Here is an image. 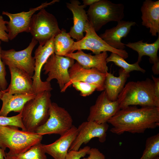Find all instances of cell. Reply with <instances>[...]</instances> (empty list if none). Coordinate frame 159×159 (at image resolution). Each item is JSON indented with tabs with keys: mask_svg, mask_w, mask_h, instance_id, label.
Returning a JSON list of instances; mask_svg holds the SVG:
<instances>
[{
	"mask_svg": "<svg viewBox=\"0 0 159 159\" xmlns=\"http://www.w3.org/2000/svg\"><path fill=\"white\" fill-rule=\"evenodd\" d=\"M107 123L112 126L111 132L117 135L143 133L159 127V107L128 106L120 109Z\"/></svg>",
	"mask_w": 159,
	"mask_h": 159,
	"instance_id": "1",
	"label": "cell"
},
{
	"mask_svg": "<svg viewBox=\"0 0 159 159\" xmlns=\"http://www.w3.org/2000/svg\"><path fill=\"white\" fill-rule=\"evenodd\" d=\"M120 109L130 106L159 107L155 99L154 83L147 78L145 80L130 81L125 85L117 99Z\"/></svg>",
	"mask_w": 159,
	"mask_h": 159,
	"instance_id": "2",
	"label": "cell"
},
{
	"mask_svg": "<svg viewBox=\"0 0 159 159\" xmlns=\"http://www.w3.org/2000/svg\"><path fill=\"white\" fill-rule=\"evenodd\" d=\"M11 126H0V148L9 151L6 155L11 156L25 152L32 146L41 143L42 136L36 132L19 130Z\"/></svg>",
	"mask_w": 159,
	"mask_h": 159,
	"instance_id": "3",
	"label": "cell"
},
{
	"mask_svg": "<svg viewBox=\"0 0 159 159\" xmlns=\"http://www.w3.org/2000/svg\"><path fill=\"white\" fill-rule=\"evenodd\" d=\"M50 91L40 92L27 101L21 112L22 123L27 132H35L37 129L47 120L52 102Z\"/></svg>",
	"mask_w": 159,
	"mask_h": 159,
	"instance_id": "4",
	"label": "cell"
},
{
	"mask_svg": "<svg viewBox=\"0 0 159 159\" xmlns=\"http://www.w3.org/2000/svg\"><path fill=\"white\" fill-rule=\"evenodd\" d=\"M124 6L108 0H99L90 7L86 12L88 20L95 31H99L108 23L122 20Z\"/></svg>",
	"mask_w": 159,
	"mask_h": 159,
	"instance_id": "5",
	"label": "cell"
},
{
	"mask_svg": "<svg viewBox=\"0 0 159 159\" xmlns=\"http://www.w3.org/2000/svg\"><path fill=\"white\" fill-rule=\"evenodd\" d=\"M34 14L31 19L29 32L33 38L43 46L61 32L56 17L44 8Z\"/></svg>",
	"mask_w": 159,
	"mask_h": 159,
	"instance_id": "6",
	"label": "cell"
},
{
	"mask_svg": "<svg viewBox=\"0 0 159 159\" xmlns=\"http://www.w3.org/2000/svg\"><path fill=\"white\" fill-rule=\"evenodd\" d=\"M73 122L72 117L67 111L56 103L52 102L48 119L37 129L35 132L42 136L52 134L61 136L71 129Z\"/></svg>",
	"mask_w": 159,
	"mask_h": 159,
	"instance_id": "7",
	"label": "cell"
},
{
	"mask_svg": "<svg viewBox=\"0 0 159 159\" xmlns=\"http://www.w3.org/2000/svg\"><path fill=\"white\" fill-rule=\"evenodd\" d=\"M71 58L52 54L43 66L44 74H47L46 81L50 82L52 80H57L60 91L69 82V69L74 63Z\"/></svg>",
	"mask_w": 159,
	"mask_h": 159,
	"instance_id": "8",
	"label": "cell"
},
{
	"mask_svg": "<svg viewBox=\"0 0 159 159\" xmlns=\"http://www.w3.org/2000/svg\"><path fill=\"white\" fill-rule=\"evenodd\" d=\"M38 42L32 38L28 46L23 50L17 51L13 49H2L1 56L3 62L5 65H13L21 69L32 77L34 71L35 59L32 56V53Z\"/></svg>",
	"mask_w": 159,
	"mask_h": 159,
	"instance_id": "9",
	"label": "cell"
},
{
	"mask_svg": "<svg viewBox=\"0 0 159 159\" xmlns=\"http://www.w3.org/2000/svg\"><path fill=\"white\" fill-rule=\"evenodd\" d=\"M85 33L83 38L75 42L72 53L78 50L86 49L91 51L95 54L108 51L117 54L124 59L128 57V53L125 50L115 49L106 43L97 34L90 23Z\"/></svg>",
	"mask_w": 159,
	"mask_h": 159,
	"instance_id": "10",
	"label": "cell"
},
{
	"mask_svg": "<svg viewBox=\"0 0 159 159\" xmlns=\"http://www.w3.org/2000/svg\"><path fill=\"white\" fill-rule=\"evenodd\" d=\"M53 37L43 46L39 45L34 52V71L32 77L33 90L36 95L45 91H51L52 88L50 82H43L41 78L42 68L49 57L54 53Z\"/></svg>",
	"mask_w": 159,
	"mask_h": 159,
	"instance_id": "11",
	"label": "cell"
},
{
	"mask_svg": "<svg viewBox=\"0 0 159 159\" xmlns=\"http://www.w3.org/2000/svg\"><path fill=\"white\" fill-rule=\"evenodd\" d=\"M59 1L53 0L49 3H43L35 8H30L29 10L27 12L12 14L7 11H3L2 14L7 16L9 19L7 25L9 40H11L14 39L20 33L29 32L31 19L34 13Z\"/></svg>",
	"mask_w": 159,
	"mask_h": 159,
	"instance_id": "12",
	"label": "cell"
},
{
	"mask_svg": "<svg viewBox=\"0 0 159 159\" xmlns=\"http://www.w3.org/2000/svg\"><path fill=\"white\" fill-rule=\"evenodd\" d=\"M109 127L107 122L99 124L92 121L83 122L77 127V135L69 150H78L82 145L87 144L95 138H97L101 143L104 142Z\"/></svg>",
	"mask_w": 159,
	"mask_h": 159,
	"instance_id": "13",
	"label": "cell"
},
{
	"mask_svg": "<svg viewBox=\"0 0 159 159\" xmlns=\"http://www.w3.org/2000/svg\"><path fill=\"white\" fill-rule=\"evenodd\" d=\"M69 82L60 91L64 92L67 88L75 82H81L95 85L97 90L102 91L105 90V82L106 73L102 72L95 68L86 69L83 67L77 62L69 69Z\"/></svg>",
	"mask_w": 159,
	"mask_h": 159,
	"instance_id": "14",
	"label": "cell"
},
{
	"mask_svg": "<svg viewBox=\"0 0 159 159\" xmlns=\"http://www.w3.org/2000/svg\"><path fill=\"white\" fill-rule=\"evenodd\" d=\"M120 109L117 100H110L104 90L98 96L95 104L90 107L87 121L99 124L107 122Z\"/></svg>",
	"mask_w": 159,
	"mask_h": 159,
	"instance_id": "15",
	"label": "cell"
},
{
	"mask_svg": "<svg viewBox=\"0 0 159 159\" xmlns=\"http://www.w3.org/2000/svg\"><path fill=\"white\" fill-rule=\"evenodd\" d=\"M80 4L77 0H71L70 3H66L67 7L72 13L73 20V25L69 33L77 41L84 37V33L85 32L90 23L85 9L87 6Z\"/></svg>",
	"mask_w": 159,
	"mask_h": 159,
	"instance_id": "16",
	"label": "cell"
},
{
	"mask_svg": "<svg viewBox=\"0 0 159 159\" xmlns=\"http://www.w3.org/2000/svg\"><path fill=\"white\" fill-rule=\"evenodd\" d=\"M11 75L6 92L11 95L34 93L32 77L24 70L11 65L7 66Z\"/></svg>",
	"mask_w": 159,
	"mask_h": 159,
	"instance_id": "17",
	"label": "cell"
},
{
	"mask_svg": "<svg viewBox=\"0 0 159 159\" xmlns=\"http://www.w3.org/2000/svg\"><path fill=\"white\" fill-rule=\"evenodd\" d=\"M117 25L107 29L99 36L106 43L111 47L117 49L124 50L125 44L121 41L130 32L131 27L136 24L135 22L122 20L117 22Z\"/></svg>",
	"mask_w": 159,
	"mask_h": 159,
	"instance_id": "18",
	"label": "cell"
},
{
	"mask_svg": "<svg viewBox=\"0 0 159 159\" xmlns=\"http://www.w3.org/2000/svg\"><path fill=\"white\" fill-rule=\"evenodd\" d=\"M77 133V128L73 125L69 130L53 143L47 145L42 144L46 153L54 159H65Z\"/></svg>",
	"mask_w": 159,
	"mask_h": 159,
	"instance_id": "19",
	"label": "cell"
},
{
	"mask_svg": "<svg viewBox=\"0 0 159 159\" xmlns=\"http://www.w3.org/2000/svg\"><path fill=\"white\" fill-rule=\"evenodd\" d=\"M64 57L76 60L83 67L86 69L95 68L100 72L106 73L108 72L106 59L108 57L107 52L92 55L87 54L81 50H78L75 52L66 54Z\"/></svg>",
	"mask_w": 159,
	"mask_h": 159,
	"instance_id": "20",
	"label": "cell"
},
{
	"mask_svg": "<svg viewBox=\"0 0 159 159\" xmlns=\"http://www.w3.org/2000/svg\"><path fill=\"white\" fill-rule=\"evenodd\" d=\"M142 25L150 29L152 36L159 34V0H145L140 9Z\"/></svg>",
	"mask_w": 159,
	"mask_h": 159,
	"instance_id": "21",
	"label": "cell"
},
{
	"mask_svg": "<svg viewBox=\"0 0 159 159\" xmlns=\"http://www.w3.org/2000/svg\"><path fill=\"white\" fill-rule=\"evenodd\" d=\"M36 95L34 93L11 95L5 92L1 99L2 105L0 110V116L7 117L11 111L20 113L26 103Z\"/></svg>",
	"mask_w": 159,
	"mask_h": 159,
	"instance_id": "22",
	"label": "cell"
},
{
	"mask_svg": "<svg viewBox=\"0 0 159 159\" xmlns=\"http://www.w3.org/2000/svg\"><path fill=\"white\" fill-rule=\"evenodd\" d=\"M119 75L115 77L111 73H106L105 82V90L106 95L110 100L115 101L125 85L129 73L126 72L122 68L119 70Z\"/></svg>",
	"mask_w": 159,
	"mask_h": 159,
	"instance_id": "23",
	"label": "cell"
},
{
	"mask_svg": "<svg viewBox=\"0 0 159 159\" xmlns=\"http://www.w3.org/2000/svg\"><path fill=\"white\" fill-rule=\"evenodd\" d=\"M125 45L138 52L137 61L139 63L144 56L149 57V59L150 63L153 64L159 61L157 55L159 49V34H158L157 39L152 43L144 42L143 40H141L135 42H129L125 44Z\"/></svg>",
	"mask_w": 159,
	"mask_h": 159,
	"instance_id": "24",
	"label": "cell"
},
{
	"mask_svg": "<svg viewBox=\"0 0 159 159\" xmlns=\"http://www.w3.org/2000/svg\"><path fill=\"white\" fill-rule=\"evenodd\" d=\"M74 42L69 33L62 29L60 33L54 38V53L58 56H64L66 54L72 53Z\"/></svg>",
	"mask_w": 159,
	"mask_h": 159,
	"instance_id": "25",
	"label": "cell"
},
{
	"mask_svg": "<svg viewBox=\"0 0 159 159\" xmlns=\"http://www.w3.org/2000/svg\"><path fill=\"white\" fill-rule=\"evenodd\" d=\"M159 133L148 138L145 148L140 159H159Z\"/></svg>",
	"mask_w": 159,
	"mask_h": 159,
	"instance_id": "26",
	"label": "cell"
},
{
	"mask_svg": "<svg viewBox=\"0 0 159 159\" xmlns=\"http://www.w3.org/2000/svg\"><path fill=\"white\" fill-rule=\"evenodd\" d=\"M107 63L113 62L116 65L120 67L126 72L129 73L133 71H138L144 73L145 70L139 65L138 61L132 64H130L119 55L114 53H111L106 59Z\"/></svg>",
	"mask_w": 159,
	"mask_h": 159,
	"instance_id": "27",
	"label": "cell"
},
{
	"mask_svg": "<svg viewBox=\"0 0 159 159\" xmlns=\"http://www.w3.org/2000/svg\"><path fill=\"white\" fill-rule=\"evenodd\" d=\"M46 153L41 142L32 146L23 153L8 156L10 159H47Z\"/></svg>",
	"mask_w": 159,
	"mask_h": 159,
	"instance_id": "28",
	"label": "cell"
},
{
	"mask_svg": "<svg viewBox=\"0 0 159 159\" xmlns=\"http://www.w3.org/2000/svg\"><path fill=\"white\" fill-rule=\"evenodd\" d=\"M0 126H14L25 131L22 121L21 112L17 115L12 117L0 116Z\"/></svg>",
	"mask_w": 159,
	"mask_h": 159,
	"instance_id": "29",
	"label": "cell"
},
{
	"mask_svg": "<svg viewBox=\"0 0 159 159\" xmlns=\"http://www.w3.org/2000/svg\"><path fill=\"white\" fill-rule=\"evenodd\" d=\"M72 85L76 90L80 92V95L84 97L90 95L97 89L95 85L83 82H75Z\"/></svg>",
	"mask_w": 159,
	"mask_h": 159,
	"instance_id": "30",
	"label": "cell"
},
{
	"mask_svg": "<svg viewBox=\"0 0 159 159\" xmlns=\"http://www.w3.org/2000/svg\"><path fill=\"white\" fill-rule=\"evenodd\" d=\"M90 147L88 146L80 148L78 150H69L65 159H81L88 154Z\"/></svg>",
	"mask_w": 159,
	"mask_h": 159,
	"instance_id": "31",
	"label": "cell"
},
{
	"mask_svg": "<svg viewBox=\"0 0 159 159\" xmlns=\"http://www.w3.org/2000/svg\"><path fill=\"white\" fill-rule=\"evenodd\" d=\"M1 42L0 40V89L1 91H4L6 89L8 83L6 79V74L5 65L2 61L1 56L2 50Z\"/></svg>",
	"mask_w": 159,
	"mask_h": 159,
	"instance_id": "32",
	"label": "cell"
},
{
	"mask_svg": "<svg viewBox=\"0 0 159 159\" xmlns=\"http://www.w3.org/2000/svg\"><path fill=\"white\" fill-rule=\"evenodd\" d=\"M8 22V21L5 20L0 14V40L4 42H8L9 40L6 25Z\"/></svg>",
	"mask_w": 159,
	"mask_h": 159,
	"instance_id": "33",
	"label": "cell"
},
{
	"mask_svg": "<svg viewBox=\"0 0 159 159\" xmlns=\"http://www.w3.org/2000/svg\"><path fill=\"white\" fill-rule=\"evenodd\" d=\"M87 158L83 157L82 159H105V155L96 148H90Z\"/></svg>",
	"mask_w": 159,
	"mask_h": 159,
	"instance_id": "34",
	"label": "cell"
},
{
	"mask_svg": "<svg viewBox=\"0 0 159 159\" xmlns=\"http://www.w3.org/2000/svg\"><path fill=\"white\" fill-rule=\"evenodd\" d=\"M152 78L154 83V91L155 98L157 102L159 103V78L152 75Z\"/></svg>",
	"mask_w": 159,
	"mask_h": 159,
	"instance_id": "35",
	"label": "cell"
},
{
	"mask_svg": "<svg viewBox=\"0 0 159 159\" xmlns=\"http://www.w3.org/2000/svg\"><path fill=\"white\" fill-rule=\"evenodd\" d=\"M152 67V71L155 74L158 75L159 74V61L153 64Z\"/></svg>",
	"mask_w": 159,
	"mask_h": 159,
	"instance_id": "36",
	"label": "cell"
},
{
	"mask_svg": "<svg viewBox=\"0 0 159 159\" xmlns=\"http://www.w3.org/2000/svg\"><path fill=\"white\" fill-rule=\"evenodd\" d=\"M99 0H83V4L87 6H91Z\"/></svg>",
	"mask_w": 159,
	"mask_h": 159,
	"instance_id": "37",
	"label": "cell"
},
{
	"mask_svg": "<svg viewBox=\"0 0 159 159\" xmlns=\"http://www.w3.org/2000/svg\"><path fill=\"white\" fill-rule=\"evenodd\" d=\"M5 150L0 148V159H5L6 156V153Z\"/></svg>",
	"mask_w": 159,
	"mask_h": 159,
	"instance_id": "38",
	"label": "cell"
},
{
	"mask_svg": "<svg viewBox=\"0 0 159 159\" xmlns=\"http://www.w3.org/2000/svg\"><path fill=\"white\" fill-rule=\"evenodd\" d=\"M6 92V90L4 91H0V100H1L4 94Z\"/></svg>",
	"mask_w": 159,
	"mask_h": 159,
	"instance_id": "39",
	"label": "cell"
},
{
	"mask_svg": "<svg viewBox=\"0 0 159 159\" xmlns=\"http://www.w3.org/2000/svg\"><path fill=\"white\" fill-rule=\"evenodd\" d=\"M5 159H10L9 157L6 155V156L5 158Z\"/></svg>",
	"mask_w": 159,
	"mask_h": 159,
	"instance_id": "40",
	"label": "cell"
}]
</instances>
